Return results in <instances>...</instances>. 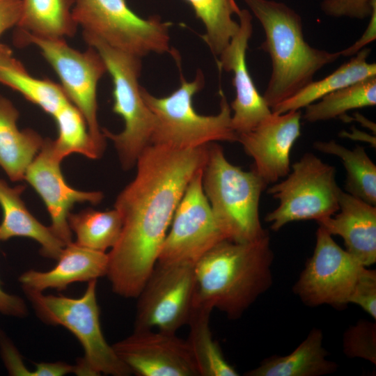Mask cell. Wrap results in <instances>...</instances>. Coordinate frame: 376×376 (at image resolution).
<instances>
[{
  "label": "cell",
  "mask_w": 376,
  "mask_h": 376,
  "mask_svg": "<svg viewBox=\"0 0 376 376\" xmlns=\"http://www.w3.org/2000/svg\"><path fill=\"white\" fill-rule=\"evenodd\" d=\"M194 292V264L157 263L136 297L134 331L175 334L189 322Z\"/></svg>",
  "instance_id": "11"
},
{
  "label": "cell",
  "mask_w": 376,
  "mask_h": 376,
  "mask_svg": "<svg viewBox=\"0 0 376 376\" xmlns=\"http://www.w3.org/2000/svg\"><path fill=\"white\" fill-rule=\"evenodd\" d=\"M0 347L1 356L10 375H31V371H29L24 366L17 351L9 340L3 334H1V331Z\"/></svg>",
  "instance_id": "35"
},
{
  "label": "cell",
  "mask_w": 376,
  "mask_h": 376,
  "mask_svg": "<svg viewBox=\"0 0 376 376\" xmlns=\"http://www.w3.org/2000/svg\"><path fill=\"white\" fill-rule=\"evenodd\" d=\"M376 104V76L326 95L305 107L303 118L309 123L343 116L347 111Z\"/></svg>",
  "instance_id": "30"
},
{
  "label": "cell",
  "mask_w": 376,
  "mask_h": 376,
  "mask_svg": "<svg viewBox=\"0 0 376 376\" xmlns=\"http://www.w3.org/2000/svg\"><path fill=\"white\" fill-rule=\"evenodd\" d=\"M207 145L187 150L150 144L139 157L132 180L114 208L122 230L108 253L113 291L138 297L158 260L175 209L187 186L205 163Z\"/></svg>",
  "instance_id": "1"
},
{
  "label": "cell",
  "mask_w": 376,
  "mask_h": 376,
  "mask_svg": "<svg viewBox=\"0 0 376 376\" xmlns=\"http://www.w3.org/2000/svg\"><path fill=\"white\" fill-rule=\"evenodd\" d=\"M73 18L83 33L140 57L171 53V22L134 13L125 0H74Z\"/></svg>",
  "instance_id": "8"
},
{
  "label": "cell",
  "mask_w": 376,
  "mask_h": 376,
  "mask_svg": "<svg viewBox=\"0 0 376 376\" xmlns=\"http://www.w3.org/2000/svg\"><path fill=\"white\" fill-rule=\"evenodd\" d=\"M339 212L318 221L331 235L340 236L346 250L365 267L376 262V207L342 189Z\"/></svg>",
  "instance_id": "18"
},
{
  "label": "cell",
  "mask_w": 376,
  "mask_h": 376,
  "mask_svg": "<svg viewBox=\"0 0 376 376\" xmlns=\"http://www.w3.org/2000/svg\"><path fill=\"white\" fill-rule=\"evenodd\" d=\"M212 309L193 306L188 322L190 327L187 340L199 376H237L239 373L225 359L210 328Z\"/></svg>",
  "instance_id": "26"
},
{
  "label": "cell",
  "mask_w": 376,
  "mask_h": 376,
  "mask_svg": "<svg viewBox=\"0 0 376 376\" xmlns=\"http://www.w3.org/2000/svg\"><path fill=\"white\" fill-rule=\"evenodd\" d=\"M24 185L9 186L0 179V206L3 212L0 224V241L13 237H26L41 246L42 256L57 260L65 244L50 227L39 222L28 210L21 198Z\"/></svg>",
  "instance_id": "20"
},
{
  "label": "cell",
  "mask_w": 376,
  "mask_h": 376,
  "mask_svg": "<svg viewBox=\"0 0 376 376\" xmlns=\"http://www.w3.org/2000/svg\"><path fill=\"white\" fill-rule=\"evenodd\" d=\"M376 0H323L320 8L328 16L364 19L369 17Z\"/></svg>",
  "instance_id": "33"
},
{
  "label": "cell",
  "mask_w": 376,
  "mask_h": 376,
  "mask_svg": "<svg viewBox=\"0 0 376 376\" xmlns=\"http://www.w3.org/2000/svg\"><path fill=\"white\" fill-rule=\"evenodd\" d=\"M19 116L14 104L0 95V167L12 181L24 180L44 142L36 132L18 129Z\"/></svg>",
  "instance_id": "21"
},
{
  "label": "cell",
  "mask_w": 376,
  "mask_h": 376,
  "mask_svg": "<svg viewBox=\"0 0 376 376\" xmlns=\"http://www.w3.org/2000/svg\"><path fill=\"white\" fill-rule=\"evenodd\" d=\"M365 267L319 226L313 253L292 290L308 306L327 304L343 309L350 304V296Z\"/></svg>",
  "instance_id": "12"
},
{
  "label": "cell",
  "mask_w": 376,
  "mask_h": 376,
  "mask_svg": "<svg viewBox=\"0 0 376 376\" xmlns=\"http://www.w3.org/2000/svg\"><path fill=\"white\" fill-rule=\"evenodd\" d=\"M334 166L313 153H305L292 165L286 178L269 187L267 193L279 201V206L265 217L271 229L278 231L290 222L313 219L317 222L338 212L341 189Z\"/></svg>",
  "instance_id": "10"
},
{
  "label": "cell",
  "mask_w": 376,
  "mask_h": 376,
  "mask_svg": "<svg viewBox=\"0 0 376 376\" xmlns=\"http://www.w3.org/2000/svg\"><path fill=\"white\" fill-rule=\"evenodd\" d=\"M68 225L81 246L105 252L118 242L122 230V218L113 208L99 211L87 208L78 213H69Z\"/></svg>",
  "instance_id": "28"
},
{
  "label": "cell",
  "mask_w": 376,
  "mask_h": 376,
  "mask_svg": "<svg viewBox=\"0 0 376 376\" xmlns=\"http://www.w3.org/2000/svg\"><path fill=\"white\" fill-rule=\"evenodd\" d=\"M0 84L19 93L53 117L70 102L61 85L31 75L3 44H0Z\"/></svg>",
  "instance_id": "23"
},
{
  "label": "cell",
  "mask_w": 376,
  "mask_h": 376,
  "mask_svg": "<svg viewBox=\"0 0 376 376\" xmlns=\"http://www.w3.org/2000/svg\"><path fill=\"white\" fill-rule=\"evenodd\" d=\"M314 148L339 157L346 170L345 191L369 204L376 205V166L364 148L349 149L334 140L316 141Z\"/></svg>",
  "instance_id": "27"
},
{
  "label": "cell",
  "mask_w": 376,
  "mask_h": 376,
  "mask_svg": "<svg viewBox=\"0 0 376 376\" xmlns=\"http://www.w3.org/2000/svg\"><path fill=\"white\" fill-rule=\"evenodd\" d=\"M73 5L74 0H22L17 31L53 39L72 37L78 28Z\"/></svg>",
  "instance_id": "25"
},
{
  "label": "cell",
  "mask_w": 376,
  "mask_h": 376,
  "mask_svg": "<svg viewBox=\"0 0 376 376\" xmlns=\"http://www.w3.org/2000/svg\"><path fill=\"white\" fill-rule=\"evenodd\" d=\"M15 40L20 45L31 44L40 49L60 79L67 97L83 116L101 157L106 138L97 120V88L107 69L100 54L91 46L80 52L70 47L65 39L43 38L26 32L16 31Z\"/></svg>",
  "instance_id": "9"
},
{
  "label": "cell",
  "mask_w": 376,
  "mask_h": 376,
  "mask_svg": "<svg viewBox=\"0 0 376 376\" xmlns=\"http://www.w3.org/2000/svg\"><path fill=\"white\" fill-rule=\"evenodd\" d=\"M263 28L260 48L272 61V73L263 95L272 109L313 81L323 67L336 61L340 52L311 47L304 40L301 16L282 2L244 0Z\"/></svg>",
  "instance_id": "3"
},
{
  "label": "cell",
  "mask_w": 376,
  "mask_h": 376,
  "mask_svg": "<svg viewBox=\"0 0 376 376\" xmlns=\"http://www.w3.org/2000/svg\"><path fill=\"white\" fill-rule=\"evenodd\" d=\"M54 118L58 136L52 143L61 159L72 153H79L91 159L100 157L83 116L71 102L61 108Z\"/></svg>",
  "instance_id": "31"
},
{
  "label": "cell",
  "mask_w": 376,
  "mask_h": 376,
  "mask_svg": "<svg viewBox=\"0 0 376 376\" xmlns=\"http://www.w3.org/2000/svg\"><path fill=\"white\" fill-rule=\"evenodd\" d=\"M88 46L103 58L113 83V111L124 121L123 130L114 134L101 128L105 138L112 141L121 166L130 170L146 147L151 144L155 116L145 102L139 78L141 57L110 46L100 39L83 33Z\"/></svg>",
  "instance_id": "6"
},
{
  "label": "cell",
  "mask_w": 376,
  "mask_h": 376,
  "mask_svg": "<svg viewBox=\"0 0 376 376\" xmlns=\"http://www.w3.org/2000/svg\"><path fill=\"white\" fill-rule=\"evenodd\" d=\"M22 13V0H0V36L17 26Z\"/></svg>",
  "instance_id": "36"
},
{
  "label": "cell",
  "mask_w": 376,
  "mask_h": 376,
  "mask_svg": "<svg viewBox=\"0 0 376 376\" xmlns=\"http://www.w3.org/2000/svg\"><path fill=\"white\" fill-rule=\"evenodd\" d=\"M237 16L239 30L216 61L219 70L233 73L236 95L230 104L233 111L231 125L238 135L253 129L272 113V110L257 90L247 68L246 54L253 32L252 15L249 10L240 9Z\"/></svg>",
  "instance_id": "17"
},
{
  "label": "cell",
  "mask_w": 376,
  "mask_h": 376,
  "mask_svg": "<svg viewBox=\"0 0 376 376\" xmlns=\"http://www.w3.org/2000/svg\"><path fill=\"white\" fill-rule=\"evenodd\" d=\"M301 112L272 113L251 130L238 134L245 152L253 158L252 169L268 185L290 173L292 148L301 135Z\"/></svg>",
  "instance_id": "16"
},
{
  "label": "cell",
  "mask_w": 376,
  "mask_h": 376,
  "mask_svg": "<svg viewBox=\"0 0 376 376\" xmlns=\"http://www.w3.org/2000/svg\"><path fill=\"white\" fill-rule=\"evenodd\" d=\"M273 260L269 234L248 242L221 240L194 264L193 306L240 318L272 286Z\"/></svg>",
  "instance_id": "2"
},
{
  "label": "cell",
  "mask_w": 376,
  "mask_h": 376,
  "mask_svg": "<svg viewBox=\"0 0 376 376\" xmlns=\"http://www.w3.org/2000/svg\"><path fill=\"white\" fill-rule=\"evenodd\" d=\"M75 372V366L64 362L39 363L31 372V376H62Z\"/></svg>",
  "instance_id": "39"
},
{
  "label": "cell",
  "mask_w": 376,
  "mask_h": 376,
  "mask_svg": "<svg viewBox=\"0 0 376 376\" xmlns=\"http://www.w3.org/2000/svg\"><path fill=\"white\" fill-rule=\"evenodd\" d=\"M138 376H199L187 340L153 329L134 333L112 345Z\"/></svg>",
  "instance_id": "14"
},
{
  "label": "cell",
  "mask_w": 376,
  "mask_h": 376,
  "mask_svg": "<svg viewBox=\"0 0 376 376\" xmlns=\"http://www.w3.org/2000/svg\"><path fill=\"white\" fill-rule=\"evenodd\" d=\"M360 306L376 319V272L365 267L350 298V304Z\"/></svg>",
  "instance_id": "34"
},
{
  "label": "cell",
  "mask_w": 376,
  "mask_h": 376,
  "mask_svg": "<svg viewBox=\"0 0 376 376\" xmlns=\"http://www.w3.org/2000/svg\"><path fill=\"white\" fill-rule=\"evenodd\" d=\"M320 329H313L305 340L290 354L265 359L260 366L246 372V376H320L334 373L338 366L328 360Z\"/></svg>",
  "instance_id": "22"
},
{
  "label": "cell",
  "mask_w": 376,
  "mask_h": 376,
  "mask_svg": "<svg viewBox=\"0 0 376 376\" xmlns=\"http://www.w3.org/2000/svg\"><path fill=\"white\" fill-rule=\"evenodd\" d=\"M52 140L44 139L43 144L29 166L24 180L36 190L49 213L50 228L65 245L72 242V230L68 225L70 210L76 203L97 204L103 198L100 191H83L73 189L65 182Z\"/></svg>",
  "instance_id": "15"
},
{
  "label": "cell",
  "mask_w": 376,
  "mask_h": 376,
  "mask_svg": "<svg viewBox=\"0 0 376 376\" xmlns=\"http://www.w3.org/2000/svg\"><path fill=\"white\" fill-rule=\"evenodd\" d=\"M370 21L361 37L349 47L340 51V56H352L376 38V3L370 15Z\"/></svg>",
  "instance_id": "38"
},
{
  "label": "cell",
  "mask_w": 376,
  "mask_h": 376,
  "mask_svg": "<svg viewBox=\"0 0 376 376\" xmlns=\"http://www.w3.org/2000/svg\"><path fill=\"white\" fill-rule=\"evenodd\" d=\"M202 185L226 240L248 242L268 234L259 218L260 196L267 185L253 169L232 164L216 142L207 144Z\"/></svg>",
  "instance_id": "5"
},
{
  "label": "cell",
  "mask_w": 376,
  "mask_h": 376,
  "mask_svg": "<svg viewBox=\"0 0 376 376\" xmlns=\"http://www.w3.org/2000/svg\"><path fill=\"white\" fill-rule=\"evenodd\" d=\"M179 66L180 86L170 95L156 97L141 86L143 98L155 116L151 144L173 149L187 150L217 141H237L238 135L231 125V109L220 89L219 112L205 116L198 113L193 97L205 86V76L198 69L194 79L187 81L182 75L180 58L171 54Z\"/></svg>",
  "instance_id": "4"
},
{
  "label": "cell",
  "mask_w": 376,
  "mask_h": 376,
  "mask_svg": "<svg viewBox=\"0 0 376 376\" xmlns=\"http://www.w3.org/2000/svg\"><path fill=\"white\" fill-rule=\"evenodd\" d=\"M204 25L201 36L214 56H219L237 33L239 22L233 15L240 8L235 0H185Z\"/></svg>",
  "instance_id": "29"
},
{
  "label": "cell",
  "mask_w": 376,
  "mask_h": 376,
  "mask_svg": "<svg viewBox=\"0 0 376 376\" xmlns=\"http://www.w3.org/2000/svg\"><path fill=\"white\" fill-rule=\"evenodd\" d=\"M203 169L191 178L175 209L157 263H195L221 240L202 185Z\"/></svg>",
  "instance_id": "13"
},
{
  "label": "cell",
  "mask_w": 376,
  "mask_h": 376,
  "mask_svg": "<svg viewBox=\"0 0 376 376\" xmlns=\"http://www.w3.org/2000/svg\"><path fill=\"white\" fill-rule=\"evenodd\" d=\"M97 280L88 282L79 298L45 295L42 292L25 290L37 315L45 323L61 325L80 342L84 355L75 366L77 375L127 376L130 368L120 359L112 345L106 341L100 322L96 298Z\"/></svg>",
  "instance_id": "7"
},
{
  "label": "cell",
  "mask_w": 376,
  "mask_h": 376,
  "mask_svg": "<svg viewBox=\"0 0 376 376\" xmlns=\"http://www.w3.org/2000/svg\"><path fill=\"white\" fill-rule=\"evenodd\" d=\"M0 313L6 315L23 318L28 309L24 300L16 295L5 292L0 283Z\"/></svg>",
  "instance_id": "37"
},
{
  "label": "cell",
  "mask_w": 376,
  "mask_h": 376,
  "mask_svg": "<svg viewBox=\"0 0 376 376\" xmlns=\"http://www.w3.org/2000/svg\"><path fill=\"white\" fill-rule=\"evenodd\" d=\"M56 266L47 272L29 270L19 280L24 291L42 292L47 288L65 290L77 281H90L107 275L108 253L90 249L72 242L63 249Z\"/></svg>",
  "instance_id": "19"
},
{
  "label": "cell",
  "mask_w": 376,
  "mask_h": 376,
  "mask_svg": "<svg viewBox=\"0 0 376 376\" xmlns=\"http://www.w3.org/2000/svg\"><path fill=\"white\" fill-rule=\"evenodd\" d=\"M370 53V49H362L332 73L320 80H313L295 95L273 107L272 111L283 113L300 110L327 94L376 76V64L367 61Z\"/></svg>",
  "instance_id": "24"
},
{
  "label": "cell",
  "mask_w": 376,
  "mask_h": 376,
  "mask_svg": "<svg viewBox=\"0 0 376 376\" xmlns=\"http://www.w3.org/2000/svg\"><path fill=\"white\" fill-rule=\"evenodd\" d=\"M343 350L349 358H361L376 364V324L361 320L343 334Z\"/></svg>",
  "instance_id": "32"
}]
</instances>
